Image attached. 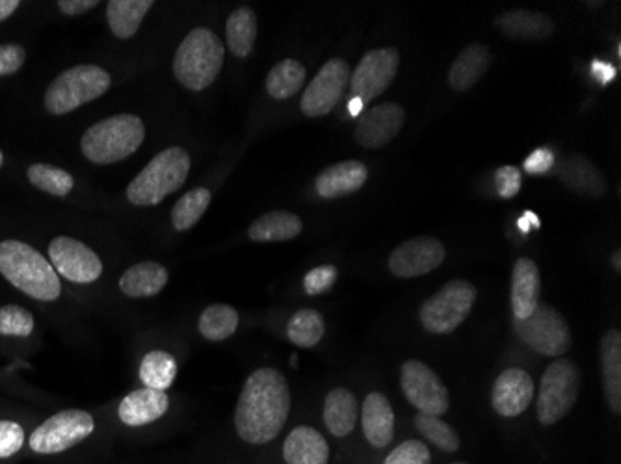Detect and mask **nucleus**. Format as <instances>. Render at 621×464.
<instances>
[{
	"instance_id": "7ed1b4c3",
	"label": "nucleus",
	"mask_w": 621,
	"mask_h": 464,
	"mask_svg": "<svg viewBox=\"0 0 621 464\" xmlns=\"http://www.w3.org/2000/svg\"><path fill=\"white\" fill-rule=\"evenodd\" d=\"M224 43L208 29H194L176 50L173 75L192 91H203L218 79L224 66Z\"/></svg>"
},
{
	"instance_id": "f257e3e1",
	"label": "nucleus",
	"mask_w": 621,
	"mask_h": 464,
	"mask_svg": "<svg viewBox=\"0 0 621 464\" xmlns=\"http://www.w3.org/2000/svg\"><path fill=\"white\" fill-rule=\"evenodd\" d=\"M291 415V388L275 369H259L246 380L235 407V429L248 444L262 446L280 437Z\"/></svg>"
},
{
	"instance_id": "393cba45",
	"label": "nucleus",
	"mask_w": 621,
	"mask_h": 464,
	"mask_svg": "<svg viewBox=\"0 0 621 464\" xmlns=\"http://www.w3.org/2000/svg\"><path fill=\"white\" fill-rule=\"evenodd\" d=\"M605 398L616 415L621 412V332H605L599 342Z\"/></svg>"
},
{
	"instance_id": "8fccbe9b",
	"label": "nucleus",
	"mask_w": 621,
	"mask_h": 464,
	"mask_svg": "<svg viewBox=\"0 0 621 464\" xmlns=\"http://www.w3.org/2000/svg\"><path fill=\"white\" fill-rule=\"evenodd\" d=\"M519 229L523 233H529L530 227H540V219H538L534 212H524V216L519 219Z\"/></svg>"
},
{
	"instance_id": "6e6552de",
	"label": "nucleus",
	"mask_w": 621,
	"mask_h": 464,
	"mask_svg": "<svg viewBox=\"0 0 621 464\" xmlns=\"http://www.w3.org/2000/svg\"><path fill=\"white\" fill-rule=\"evenodd\" d=\"M476 303L475 284L463 279L447 283L438 294L422 303L419 320L425 331L432 335H449L462 326Z\"/></svg>"
},
{
	"instance_id": "39448f33",
	"label": "nucleus",
	"mask_w": 621,
	"mask_h": 464,
	"mask_svg": "<svg viewBox=\"0 0 621 464\" xmlns=\"http://www.w3.org/2000/svg\"><path fill=\"white\" fill-rule=\"evenodd\" d=\"M190 171V155L181 147L159 152L127 188V200L136 206H155L183 186Z\"/></svg>"
},
{
	"instance_id": "a19ab883",
	"label": "nucleus",
	"mask_w": 621,
	"mask_h": 464,
	"mask_svg": "<svg viewBox=\"0 0 621 464\" xmlns=\"http://www.w3.org/2000/svg\"><path fill=\"white\" fill-rule=\"evenodd\" d=\"M26 444L25 428L13 420H0V459H12Z\"/></svg>"
},
{
	"instance_id": "bb28decb",
	"label": "nucleus",
	"mask_w": 621,
	"mask_h": 464,
	"mask_svg": "<svg viewBox=\"0 0 621 464\" xmlns=\"http://www.w3.org/2000/svg\"><path fill=\"white\" fill-rule=\"evenodd\" d=\"M497 29L508 37L513 39H527V42H537V39H545L551 36L554 31V24L547 15L532 10H510L503 13L495 21Z\"/></svg>"
},
{
	"instance_id": "dca6fc26",
	"label": "nucleus",
	"mask_w": 621,
	"mask_h": 464,
	"mask_svg": "<svg viewBox=\"0 0 621 464\" xmlns=\"http://www.w3.org/2000/svg\"><path fill=\"white\" fill-rule=\"evenodd\" d=\"M406 112L396 103H384L365 110L358 120L355 139L365 149H379L389 144L400 133Z\"/></svg>"
},
{
	"instance_id": "4c0bfd02",
	"label": "nucleus",
	"mask_w": 621,
	"mask_h": 464,
	"mask_svg": "<svg viewBox=\"0 0 621 464\" xmlns=\"http://www.w3.org/2000/svg\"><path fill=\"white\" fill-rule=\"evenodd\" d=\"M29 181L43 192L50 193L55 197H66L74 190V177L66 169L55 168L49 163H34L26 171Z\"/></svg>"
},
{
	"instance_id": "58836bf2",
	"label": "nucleus",
	"mask_w": 621,
	"mask_h": 464,
	"mask_svg": "<svg viewBox=\"0 0 621 464\" xmlns=\"http://www.w3.org/2000/svg\"><path fill=\"white\" fill-rule=\"evenodd\" d=\"M34 331V316L21 305L0 307V335L2 337H31Z\"/></svg>"
},
{
	"instance_id": "de8ad7c7",
	"label": "nucleus",
	"mask_w": 621,
	"mask_h": 464,
	"mask_svg": "<svg viewBox=\"0 0 621 464\" xmlns=\"http://www.w3.org/2000/svg\"><path fill=\"white\" fill-rule=\"evenodd\" d=\"M591 71H594V75H596L597 80H599L601 84H609L616 77L614 67L610 66V64H605V61H594V64H591Z\"/></svg>"
},
{
	"instance_id": "5fc2aeb1",
	"label": "nucleus",
	"mask_w": 621,
	"mask_h": 464,
	"mask_svg": "<svg viewBox=\"0 0 621 464\" xmlns=\"http://www.w3.org/2000/svg\"><path fill=\"white\" fill-rule=\"evenodd\" d=\"M451 464H470V463H451Z\"/></svg>"
},
{
	"instance_id": "aec40b11",
	"label": "nucleus",
	"mask_w": 621,
	"mask_h": 464,
	"mask_svg": "<svg viewBox=\"0 0 621 464\" xmlns=\"http://www.w3.org/2000/svg\"><path fill=\"white\" fill-rule=\"evenodd\" d=\"M361 426L366 442L371 446L384 450L389 446L395 437V410L384 394H366L361 409Z\"/></svg>"
},
{
	"instance_id": "9d476101",
	"label": "nucleus",
	"mask_w": 621,
	"mask_h": 464,
	"mask_svg": "<svg viewBox=\"0 0 621 464\" xmlns=\"http://www.w3.org/2000/svg\"><path fill=\"white\" fill-rule=\"evenodd\" d=\"M519 337L540 355L562 357L572 348V331L564 316L545 303H538L529 318L516 321Z\"/></svg>"
},
{
	"instance_id": "f03ea898",
	"label": "nucleus",
	"mask_w": 621,
	"mask_h": 464,
	"mask_svg": "<svg viewBox=\"0 0 621 464\" xmlns=\"http://www.w3.org/2000/svg\"><path fill=\"white\" fill-rule=\"evenodd\" d=\"M0 273L36 302H56L61 296L60 275L49 259L25 241H0Z\"/></svg>"
},
{
	"instance_id": "37998d69",
	"label": "nucleus",
	"mask_w": 621,
	"mask_h": 464,
	"mask_svg": "<svg viewBox=\"0 0 621 464\" xmlns=\"http://www.w3.org/2000/svg\"><path fill=\"white\" fill-rule=\"evenodd\" d=\"M521 171L513 166H503L495 171V186L503 200H512L521 190Z\"/></svg>"
},
{
	"instance_id": "72a5a7b5",
	"label": "nucleus",
	"mask_w": 621,
	"mask_h": 464,
	"mask_svg": "<svg viewBox=\"0 0 621 464\" xmlns=\"http://www.w3.org/2000/svg\"><path fill=\"white\" fill-rule=\"evenodd\" d=\"M326 332L323 314L315 308H302L286 324V337L298 348H315Z\"/></svg>"
},
{
	"instance_id": "49530a36",
	"label": "nucleus",
	"mask_w": 621,
	"mask_h": 464,
	"mask_svg": "<svg viewBox=\"0 0 621 464\" xmlns=\"http://www.w3.org/2000/svg\"><path fill=\"white\" fill-rule=\"evenodd\" d=\"M99 7L98 0H60L58 8L66 15H80V13L90 12L93 8Z\"/></svg>"
},
{
	"instance_id": "b1692460",
	"label": "nucleus",
	"mask_w": 621,
	"mask_h": 464,
	"mask_svg": "<svg viewBox=\"0 0 621 464\" xmlns=\"http://www.w3.org/2000/svg\"><path fill=\"white\" fill-rule=\"evenodd\" d=\"M170 273L165 265L153 260H144L138 264L131 265L127 272L120 278V290L127 297L144 299L160 294L166 288Z\"/></svg>"
},
{
	"instance_id": "a18cd8bd",
	"label": "nucleus",
	"mask_w": 621,
	"mask_h": 464,
	"mask_svg": "<svg viewBox=\"0 0 621 464\" xmlns=\"http://www.w3.org/2000/svg\"><path fill=\"white\" fill-rule=\"evenodd\" d=\"M554 166V155L547 147H540L537 151L530 152L524 160L523 168L530 176H542L547 173Z\"/></svg>"
},
{
	"instance_id": "20e7f679",
	"label": "nucleus",
	"mask_w": 621,
	"mask_h": 464,
	"mask_svg": "<svg viewBox=\"0 0 621 464\" xmlns=\"http://www.w3.org/2000/svg\"><path fill=\"white\" fill-rule=\"evenodd\" d=\"M146 125L138 115L117 114L99 121L80 139L84 157L93 163H114L138 151Z\"/></svg>"
},
{
	"instance_id": "3c124183",
	"label": "nucleus",
	"mask_w": 621,
	"mask_h": 464,
	"mask_svg": "<svg viewBox=\"0 0 621 464\" xmlns=\"http://www.w3.org/2000/svg\"><path fill=\"white\" fill-rule=\"evenodd\" d=\"M363 106H365V104L361 103L360 99H352V101H350V114L352 115L360 114L361 109H363Z\"/></svg>"
},
{
	"instance_id": "c85d7f7f",
	"label": "nucleus",
	"mask_w": 621,
	"mask_h": 464,
	"mask_svg": "<svg viewBox=\"0 0 621 464\" xmlns=\"http://www.w3.org/2000/svg\"><path fill=\"white\" fill-rule=\"evenodd\" d=\"M151 7H155L151 0H110L106 4L110 31L120 39L135 36Z\"/></svg>"
},
{
	"instance_id": "79ce46f5",
	"label": "nucleus",
	"mask_w": 621,
	"mask_h": 464,
	"mask_svg": "<svg viewBox=\"0 0 621 464\" xmlns=\"http://www.w3.org/2000/svg\"><path fill=\"white\" fill-rule=\"evenodd\" d=\"M339 272L334 264H323L318 268H313L310 272L305 273L304 288L307 296H320L324 292L331 290V286L337 283Z\"/></svg>"
},
{
	"instance_id": "4468645a",
	"label": "nucleus",
	"mask_w": 621,
	"mask_h": 464,
	"mask_svg": "<svg viewBox=\"0 0 621 464\" xmlns=\"http://www.w3.org/2000/svg\"><path fill=\"white\" fill-rule=\"evenodd\" d=\"M350 66L342 58H331L307 86L300 109L307 117H323L336 109L350 82Z\"/></svg>"
},
{
	"instance_id": "a211bd4d",
	"label": "nucleus",
	"mask_w": 621,
	"mask_h": 464,
	"mask_svg": "<svg viewBox=\"0 0 621 464\" xmlns=\"http://www.w3.org/2000/svg\"><path fill=\"white\" fill-rule=\"evenodd\" d=\"M553 169L554 176L562 184H566L573 192L591 197V200L603 197L609 188L603 173L585 155H567L566 158H562L561 162L554 163Z\"/></svg>"
},
{
	"instance_id": "7c9ffc66",
	"label": "nucleus",
	"mask_w": 621,
	"mask_h": 464,
	"mask_svg": "<svg viewBox=\"0 0 621 464\" xmlns=\"http://www.w3.org/2000/svg\"><path fill=\"white\" fill-rule=\"evenodd\" d=\"M257 37V15L251 8H237L226 24V39L229 50L238 58L250 56Z\"/></svg>"
},
{
	"instance_id": "2f4dec72",
	"label": "nucleus",
	"mask_w": 621,
	"mask_h": 464,
	"mask_svg": "<svg viewBox=\"0 0 621 464\" xmlns=\"http://www.w3.org/2000/svg\"><path fill=\"white\" fill-rule=\"evenodd\" d=\"M176 357L165 350H153L140 362V381L146 388L166 393L177 377Z\"/></svg>"
},
{
	"instance_id": "412c9836",
	"label": "nucleus",
	"mask_w": 621,
	"mask_h": 464,
	"mask_svg": "<svg viewBox=\"0 0 621 464\" xmlns=\"http://www.w3.org/2000/svg\"><path fill=\"white\" fill-rule=\"evenodd\" d=\"M369 177V169L360 160H347L329 166L317 177L315 188L323 200H337L348 193L358 192Z\"/></svg>"
},
{
	"instance_id": "4be33fe9",
	"label": "nucleus",
	"mask_w": 621,
	"mask_h": 464,
	"mask_svg": "<svg viewBox=\"0 0 621 464\" xmlns=\"http://www.w3.org/2000/svg\"><path fill=\"white\" fill-rule=\"evenodd\" d=\"M542 279L537 262L519 259L512 272V310L516 321L529 318L540 303Z\"/></svg>"
},
{
	"instance_id": "f3484780",
	"label": "nucleus",
	"mask_w": 621,
	"mask_h": 464,
	"mask_svg": "<svg viewBox=\"0 0 621 464\" xmlns=\"http://www.w3.org/2000/svg\"><path fill=\"white\" fill-rule=\"evenodd\" d=\"M534 399V381L529 372L521 369H508L495 381L492 391V405L497 415L516 418L529 409Z\"/></svg>"
},
{
	"instance_id": "f704fd0d",
	"label": "nucleus",
	"mask_w": 621,
	"mask_h": 464,
	"mask_svg": "<svg viewBox=\"0 0 621 464\" xmlns=\"http://www.w3.org/2000/svg\"><path fill=\"white\" fill-rule=\"evenodd\" d=\"M305 67L298 60H283L272 67L267 77V91L278 101L296 95L305 82Z\"/></svg>"
},
{
	"instance_id": "ddd939ff",
	"label": "nucleus",
	"mask_w": 621,
	"mask_h": 464,
	"mask_svg": "<svg viewBox=\"0 0 621 464\" xmlns=\"http://www.w3.org/2000/svg\"><path fill=\"white\" fill-rule=\"evenodd\" d=\"M49 262L60 278L75 284L95 283L103 275V262L95 251L69 236L50 241Z\"/></svg>"
},
{
	"instance_id": "cd10ccee",
	"label": "nucleus",
	"mask_w": 621,
	"mask_h": 464,
	"mask_svg": "<svg viewBox=\"0 0 621 464\" xmlns=\"http://www.w3.org/2000/svg\"><path fill=\"white\" fill-rule=\"evenodd\" d=\"M324 423L329 433L345 439L358 423V399L348 388H334L324 401Z\"/></svg>"
},
{
	"instance_id": "2eb2a0df",
	"label": "nucleus",
	"mask_w": 621,
	"mask_h": 464,
	"mask_svg": "<svg viewBox=\"0 0 621 464\" xmlns=\"http://www.w3.org/2000/svg\"><path fill=\"white\" fill-rule=\"evenodd\" d=\"M445 246L432 236H415L398 248L393 249L389 257V270L395 278L414 279L432 273L443 264Z\"/></svg>"
},
{
	"instance_id": "09e8293b",
	"label": "nucleus",
	"mask_w": 621,
	"mask_h": 464,
	"mask_svg": "<svg viewBox=\"0 0 621 464\" xmlns=\"http://www.w3.org/2000/svg\"><path fill=\"white\" fill-rule=\"evenodd\" d=\"M21 7L19 0H0V21H7Z\"/></svg>"
},
{
	"instance_id": "e433bc0d",
	"label": "nucleus",
	"mask_w": 621,
	"mask_h": 464,
	"mask_svg": "<svg viewBox=\"0 0 621 464\" xmlns=\"http://www.w3.org/2000/svg\"><path fill=\"white\" fill-rule=\"evenodd\" d=\"M414 422L420 437L432 442V446L438 448L439 452L456 453L462 446L456 429L452 428L451 423L443 422L441 418L419 412Z\"/></svg>"
},
{
	"instance_id": "473e14b6",
	"label": "nucleus",
	"mask_w": 621,
	"mask_h": 464,
	"mask_svg": "<svg viewBox=\"0 0 621 464\" xmlns=\"http://www.w3.org/2000/svg\"><path fill=\"white\" fill-rule=\"evenodd\" d=\"M238 321L240 318L232 305L216 303L203 310L197 321V329L202 332V337L207 338L211 342H224L237 332Z\"/></svg>"
},
{
	"instance_id": "f8f14e48",
	"label": "nucleus",
	"mask_w": 621,
	"mask_h": 464,
	"mask_svg": "<svg viewBox=\"0 0 621 464\" xmlns=\"http://www.w3.org/2000/svg\"><path fill=\"white\" fill-rule=\"evenodd\" d=\"M398 66H400V53L396 48L369 50L361 58L355 71L350 75L352 99H360L361 103L366 104L382 95L395 80Z\"/></svg>"
},
{
	"instance_id": "c9c22d12",
	"label": "nucleus",
	"mask_w": 621,
	"mask_h": 464,
	"mask_svg": "<svg viewBox=\"0 0 621 464\" xmlns=\"http://www.w3.org/2000/svg\"><path fill=\"white\" fill-rule=\"evenodd\" d=\"M208 205H211V192L207 188H194L177 201L171 211V224L177 230L192 229L202 219Z\"/></svg>"
},
{
	"instance_id": "0eeeda50",
	"label": "nucleus",
	"mask_w": 621,
	"mask_h": 464,
	"mask_svg": "<svg viewBox=\"0 0 621 464\" xmlns=\"http://www.w3.org/2000/svg\"><path fill=\"white\" fill-rule=\"evenodd\" d=\"M583 374L572 359H556L543 372L538 391V420L543 426H554L572 412L580 396Z\"/></svg>"
},
{
	"instance_id": "a878e982",
	"label": "nucleus",
	"mask_w": 621,
	"mask_h": 464,
	"mask_svg": "<svg viewBox=\"0 0 621 464\" xmlns=\"http://www.w3.org/2000/svg\"><path fill=\"white\" fill-rule=\"evenodd\" d=\"M492 66V50L484 43H473L463 48L449 71V84L454 91H467L482 79Z\"/></svg>"
},
{
	"instance_id": "c756f323",
	"label": "nucleus",
	"mask_w": 621,
	"mask_h": 464,
	"mask_svg": "<svg viewBox=\"0 0 621 464\" xmlns=\"http://www.w3.org/2000/svg\"><path fill=\"white\" fill-rule=\"evenodd\" d=\"M304 229V224L296 214L286 211H275L264 214L251 224L248 235L257 244L264 241L293 240Z\"/></svg>"
},
{
	"instance_id": "603ef678",
	"label": "nucleus",
	"mask_w": 621,
	"mask_h": 464,
	"mask_svg": "<svg viewBox=\"0 0 621 464\" xmlns=\"http://www.w3.org/2000/svg\"><path fill=\"white\" fill-rule=\"evenodd\" d=\"M612 265H614L616 272H621V251H620V249H618V251H614V254H612Z\"/></svg>"
},
{
	"instance_id": "c03bdc74",
	"label": "nucleus",
	"mask_w": 621,
	"mask_h": 464,
	"mask_svg": "<svg viewBox=\"0 0 621 464\" xmlns=\"http://www.w3.org/2000/svg\"><path fill=\"white\" fill-rule=\"evenodd\" d=\"M26 60V50L15 43L0 45V77L18 72Z\"/></svg>"
},
{
	"instance_id": "864d4df0",
	"label": "nucleus",
	"mask_w": 621,
	"mask_h": 464,
	"mask_svg": "<svg viewBox=\"0 0 621 464\" xmlns=\"http://www.w3.org/2000/svg\"><path fill=\"white\" fill-rule=\"evenodd\" d=\"M2 163H4V155L0 151V168H2Z\"/></svg>"
},
{
	"instance_id": "ea45409f",
	"label": "nucleus",
	"mask_w": 621,
	"mask_h": 464,
	"mask_svg": "<svg viewBox=\"0 0 621 464\" xmlns=\"http://www.w3.org/2000/svg\"><path fill=\"white\" fill-rule=\"evenodd\" d=\"M432 455L430 448L422 441L411 439L404 441L400 446H396L393 452L385 457L384 464H430Z\"/></svg>"
},
{
	"instance_id": "6ab92c4d",
	"label": "nucleus",
	"mask_w": 621,
	"mask_h": 464,
	"mask_svg": "<svg viewBox=\"0 0 621 464\" xmlns=\"http://www.w3.org/2000/svg\"><path fill=\"white\" fill-rule=\"evenodd\" d=\"M168 409H170L168 394L144 386L135 393H128L120 401L117 418L128 428H144L165 417Z\"/></svg>"
},
{
	"instance_id": "423d86ee",
	"label": "nucleus",
	"mask_w": 621,
	"mask_h": 464,
	"mask_svg": "<svg viewBox=\"0 0 621 464\" xmlns=\"http://www.w3.org/2000/svg\"><path fill=\"white\" fill-rule=\"evenodd\" d=\"M109 72L103 67L84 64L60 72L45 91L43 103L50 115H64L84 106L109 91Z\"/></svg>"
},
{
	"instance_id": "9b49d317",
	"label": "nucleus",
	"mask_w": 621,
	"mask_h": 464,
	"mask_svg": "<svg viewBox=\"0 0 621 464\" xmlns=\"http://www.w3.org/2000/svg\"><path fill=\"white\" fill-rule=\"evenodd\" d=\"M404 396L422 415L443 417L449 410V391L425 362H404L400 369Z\"/></svg>"
},
{
	"instance_id": "5701e85b",
	"label": "nucleus",
	"mask_w": 621,
	"mask_h": 464,
	"mask_svg": "<svg viewBox=\"0 0 621 464\" xmlns=\"http://www.w3.org/2000/svg\"><path fill=\"white\" fill-rule=\"evenodd\" d=\"M283 459L286 464H328V441L318 429L298 426L286 434Z\"/></svg>"
},
{
	"instance_id": "1a4fd4ad",
	"label": "nucleus",
	"mask_w": 621,
	"mask_h": 464,
	"mask_svg": "<svg viewBox=\"0 0 621 464\" xmlns=\"http://www.w3.org/2000/svg\"><path fill=\"white\" fill-rule=\"evenodd\" d=\"M95 420L88 410L66 409L39 423L31 433L29 448L36 455H58L92 437Z\"/></svg>"
}]
</instances>
